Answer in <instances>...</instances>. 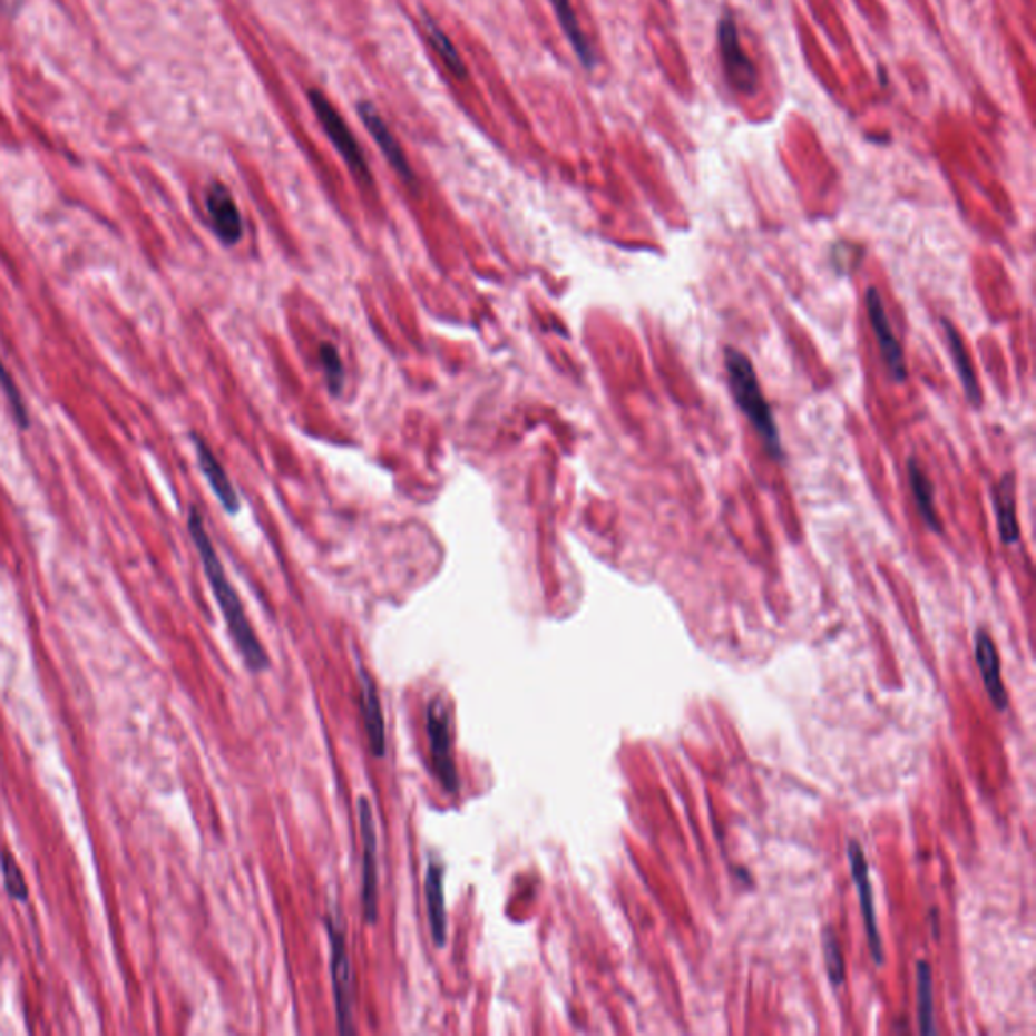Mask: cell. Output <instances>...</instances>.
Listing matches in <instances>:
<instances>
[{
	"label": "cell",
	"instance_id": "cell-1",
	"mask_svg": "<svg viewBox=\"0 0 1036 1036\" xmlns=\"http://www.w3.org/2000/svg\"><path fill=\"white\" fill-rule=\"evenodd\" d=\"M188 532L190 539L195 543L199 551L203 569L209 579L211 589L215 594V599L219 604L223 618L227 622V628L232 632L233 642L237 651L243 656L250 671L262 673L270 666V656L265 654L262 642L255 636L254 628L250 619L245 616V609L242 606V599L237 596L232 581L227 579V574L219 561V555L215 551V545L211 540L209 532L205 529V522L197 508H190L188 512Z\"/></svg>",
	"mask_w": 1036,
	"mask_h": 1036
},
{
	"label": "cell",
	"instance_id": "cell-2",
	"mask_svg": "<svg viewBox=\"0 0 1036 1036\" xmlns=\"http://www.w3.org/2000/svg\"><path fill=\"white\" fill-rule=\"evenodd\" d=\"M725 369H727L729 389L733 393V399L743 416L750 419L751 426L758 431L765 452L772 456L773 460H782V440H780V430L773 419L772 408L763 398L760 381L755 375V369L745 354L737 351L735 346L725 349Z\"/></svg>",
	"mask_w": 1036,
	"mask_h": 1036
},
{
	"label": "cell",
	"instance_id": "cell-3",
	"mask_svg": "<svg viewBox=\"0 0 1036 1036\" xmlns=\"http://www.w3.org/2000/svg\"><path fill=\"white\" fill-rule=\"evenodd\" d=\"M326 931L331 939V976L334 1004H336V1023L342 1035H353L354 974L344 927L334 919H326Z\"/></svg>",
	"mask_w": 1036,
	"mask_h": 1036
},
{
	"label": "cell",
	"instance_id": "cell-4",
	"mask_svg": "<svg viewBox=\"0 0 1036 1036\" xmlns=\"http://www.w3.org/2000/svg\"><path fill=\"white\" fill-rule=\"evenodd\" d=\"M426 729L430 737L431 770L448 794L460 790V778L453 763L452 719L441 698H433L426 708Z\"/></svg>",
	"mask_w": 1036,
	"mask_h": 1036
},
{
	"label": "cell",
	"instance_id": "cell-5",
	"mask_svg": "<svg viewBox=\"0 0 1036 1036\" xmlns=\"http://www.w3.org/2000/svg\"><path fill=\"white\" fill-rule=\"evenodd\" d=\"M309 100L312 110H314L316 118L322 124V128H324V133L331 138L332 144L336 146V150L344 158V163L353 170L354 177L364 180V183H371L369 163H366L354 134L351 133L349 124L342 118L341 111L336 110L331 100L319 89H310Z\"/></svg>",
	"mask_w": 1036,
	"mask_h": 1036
},
{
	"label": "cell",
	"instance_id": "cell-6",
	"mask_svg": "<svg viewBox=\"0 0 1036 1036\" xmlns=\"http://www.w3.org/2000/svg\"><path fill=\"white\" fill-rule=\"evenodd\" d=\"M719 53L723 61V71L731 88L751 96L760 86V71L750 56L745 53L741 39H739L737 21L731 12L721 17L717 27Z\"/></svg>",
	"mask_w": 1036,
	"mask_h": 1036
},
{
	"label": "cell",
	"instance_id": "cell-7",
	"mask_svg": "<svg viewBox=\"0 0 1036 1036\" xmlns=\"http://www.w3.org/2000/svg\"><path fill=\"white\" fill-rule=\"evenodd\" d=\"M359 827L363 838V887H361V905H363L364 921L373 926L379 916V874H377V828L373 810L366 798H359Z\"/></svg>",
	"mask_w": 1036,
	"mask_h": 1036
},
{
	"label": "cell",
	"instance_id": "cell-8",
	"mask_svg": "<svg viewBox=\"0 0 1036 1036\" xmlns=\"http://www.w3.org/2000/svg\"><path fill=\"white\" fill-rule=\"evenodd\" d=\"M867 314L871 320L872 331L879 342V351L889 369V375L893 377L895 383H903L909 375L907 364H905L903 349H901V342L895 336L891 320L887 316V310L882 306L881 294L877 287L871 286L867 290Z\"/></svg>",
	"mask_w": 1036,
	"mask_h": 1036
},
{
	"label": "cell",
	"instance_id": "cell-9",
	"mask_svg": "<svg viewBox=\"0 0 1036 1036\" xmlns=\"http://www.w3.org/2000/svg\"><path fill=\"white\" fill-rule=\"evenodd\" d=\"M849 862L852 879L859 891L860 907L864 916V927L869 934V946H871L872 958L877 964H882V941L879 927H877V913H874V899H872L871 877H869V864L864 859V852L857 840L849 842Z\"/></svg>",
	"mask_w": 1036,
	"mask_h": 1036
},
{
	"label": "cell",
	"instance_id": "cell-10",
	"mask_svg": "<svg viewBox=\"0 0 1036 1036\" xmlns=\"http://www.w3.org/2000/svg\"><path fill=\"white\" fill-rule=\"evenodd\" d=\"M205 207L209 215L211 227L221 243L235 245L242 240L243 219L232 190L223 183H213L205 195Z\"/></svg>",
	"mask_w": 1036,
	"mask_h": 1036
},
{
	"label": "cell",
	"instance_id": "cell-11",
	"mask_svg": "<svg viewBox=\"0 0 1036 1036\" xmlns=\"http://www.w3.org/2000/svg\"><path fill=\"white\" fill-rule=\"evenodd\" d=\"M359 116L363 120L364 128L371 134V138L375 140L377 146L381 148V153L385 155L389 165L398 170L399 177L403 178V180H413V170L409 166L408 156L403 153L395 134L391 133L387 121L377 111L375 106L369 104V101L359 104Z\"/></svg>",
	"mask_w": 1036,
	"mask_h": 1036
},
{
	"label": "cell",
	"instance_id": "cell-12",
	"mask_svg": "<svg viewBox=\"0 0 1036 1036\" xmlns=\"http://www.w3.org/2000/svg\"><path fill=\"white\" fill-rule=\"evenodd\" d=\"M976 662L980 668L981 681L986 686V693L993 698L994 706L998 711H1006L1008 706V696L1003 683V668H1000V656L994 646L993 638L988 632L978 629L976 634Z\"/></svg>",
	"mask_w": 1036,
	"mask_h": 1036
},
{
	"label": "cell",
	"instance_id": "cell-13",
	"mask_svg": "<svg viewBox=\"0 0 1036 1036\" xmlns=\"http://www.w3.org/2000/svg\"><path fill=\"white\" fill-rule=\"evenodd\" d=\"M193 441H195V450H197V460H199L201 472L207 478L215 497L219 500L223 508L229 512V515H235L240 510V497L235 492V486L232 485L229 476L225 472L223 463L217 460V456L213 453L207 441L201 440L199 436H193Z\"/></svg>",
	"mask_w": 1036,
	"mask_h": 1036
},
{
	"label": "cell",
	"instance_id": "cell-14",
	"mask_svg": "<svg viewBox=\"0 0 1036 1036\" xmlns=\"http://www.w3.org/2000/svg\"><path fill=\"white\" fill-rule=\"evenodd\" d=\"M361 708H363L364 729L369 737V747L375 758L385 755V717L381 708L379 691L371 674L361 668Z\"/></svg>",
	"mask_w": 1036,
	"mask_h": 1036
},
{
	"label": "cell",
	"instance_id": "cell-15",
	"mask_svg": "<svg viewBox=\"0 0 1036 1036\" xmlns=\"http://www.w3.org/2000/svg\"><path fill=\"white\" fill-rule=\"evenodd\" d=\"M426 901L430 917L431 939L438 948L446 946L448 937V917H446V897H443V864L431 859L426 872Z\"/></svg>",
	"mask_w": 1036,
	"mask_h": 1036
},
{
	"label": "cell",
	"instance_id": "cell-16",
	"mask_svg": "<svg viewBox=\"0 0 1036 1036\" xmlns=\"http://www.w3.org/2000/svg\"><path fill=\"white\" fill-rule=\"evenodd\" d=\"M994 508L998 518V530L1004 545H1015L1020 539L1018 518H1016L1015 476H1003L1000 485L994 488Z\"/></svg>",
	"mask_w": 1036,
	"mask_h": 1036
},
{
	"label": "cell",
	"instance_id": "cell-17",
	"mask_svg": "<svg viewBox=\"0 0 1036 1036\" xmlns=\"http://www.w3.org/2000/svg\"><path fill=\"white\" fill-rule=\"evenodd\" d=\"M941 326L946 331V339H948L949 353L954 356V363H956V373H958L959 381H961V387L966 391V398L974 405H980V385H978V379H976V373H974V366H971V359L968 351H966V344L961 341L959 332L956 331V326L949 322V320H941Z\"/></svg>",
	"mask_w": 1036,
	"mask_h": 1036
},
{
	"label": "cell",
	"instance_id": "cell-18",
	"mask_svg": "<svg viewBox=\"0 0 1036 1036\" xmlns=\"http://www.w3.org/2000/svg\"><path fill=\"white\" fill-rule=\"evenodd\" d=\"M551 4L553 11L557 14V21L561 25L563 33L574 47L575 56L579 57V61L584 63V67L592 69V67L596 66V53H594L592 45L585 37L584 29H581L579 19H577L574 7H571V0H551Z\"/></svg>",
	"mask_w": 1036,
	"mask_h": 1036
},
{
	"label": "cell",
	"instance_id": "cell-19",
	"mask_svg": "<svg viewBox=\"0 0 1036 1036\" xmlns=\"http://www.w3.org/2000/svg\"><path fill=\"white\" fill-rule=\"evenodd\" d=\"M907 472H909V485H911V492H913V498H916L919 515L923 517L927 529L939 532V530H941V520L937 517L934 486H931L926 472L919 468V463H917V460H913V458L907 463Z\"/></svg>",
	"mask_w": 1036,
	"mask_h": 1036
},
{
	"label": "cell",
	"instance_id": "cell-20",
	"mask_svg": "<svg viewBox=\"0 0 1036 1036\" xmlns=\"http://www.w3.org/2000/svg\"><path fill=\"white\" fill-rule=\"evenodd\" d=\"M917 1015L923 1035H936L934 1018V978L926 959L917 961Z\"/></svg>",
	"mask_w": 1036,
	"mask_h": 1036
},
{
	"label": "cell",
	"instance_id": "cell-21",
	"mask_svg": "<svg viewBox=\"0 0 1036 1036\" xmlns=\"http://www.w3.org/2000/svg\"><path fill=\"white\" fill-rule=\"evenodd\" d=\"M426 29H428V37H430L431 45H433V49L440 56L441 61L446 63V67L452 71L456 78H463L466 76V66H463V59L458 53L452 39L443 33L440 25L430 17H426Z\"/></svg>",
	"mask_w": 1036,
	"mask_h": 1036
},
{
	"label": "cell",
	"instance_id": "cell-22",
	"mask_svg": "<svg viewBox=\"0 0 1036 1036\" xmlns=\"http://www.w3.org/2000/svg\"><path fill=\"white\" fill-rule=\"evenodd\" d=\"M319 361L322 364V371H324L331 393L339 395L342 387H344L346 373H344V364H342L341 354L336 351V346L331 342H322L319 349Z\"/></svg>",
	"mask_w": 1036,
	"mask_h": 1036
},
{
	"label": "cell",
	"instance_id": "cell-23",
	"mask_svg": "<svg viewBox=\"0 0 1036 1036\" xmlns=\"http://www.w3.org/2000/svg\"><path fill=\"white\" fill-rule=\"evenodd\" d=\"M824 961H827V974L834 986H840L844 981V958H842V948L838 941L837 934L832 929L824 931Z\"/></svg>",
	"mask_w": 1036,
	"mask_h": 1036
},
{
	"label": "cell",
	"instance_id": "cell-24",
	"mask_svg": "<svg viewBox=\"0 0 1036 1036\" xmlns=\"http://www.w3.org/2000/svg\"><path fill=\"white\" fill-rule=\"evenodd\" d=\"M0 387H2L4 395L9 399V403H11L12 413H14L17 423L21 426L22 430H27V428H29V416H27V408H25L21 391H19L17 383L12 381L11 373L4 369L2 361H0Z\"/></svg>",
	"mask_w": 1036,
	"mask_h": 1036
},
{
	"label": "cell",
	"instance_id": "cell-25",
	"mask_svg": "<svg viewBox=\"0 0 1036 1036\" xmlns=\"http://www.w3.org/2000/svg\"><path fill=\"white\" fill-rule=\"evenodd\" d=\"M2 874H4L7 893L11 895L12 899L25 901V899L29 897L27 882H25V877H22L21 867L17 864V860L12 859L11 854H4V857H2Z\"/></svg>",
	"mask_w": 1036,
	"mask_h": 1036
}]
</instances>
